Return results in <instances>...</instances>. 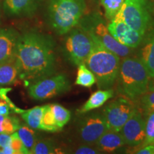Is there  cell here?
Listing matches in <instances>:
<instances>
[{
    "label": "cell",
    "instance_id": "obj_11",
    "mask_svg": "<svg viewBox=\"0 0 154 154\" xmlns=\"http://www.w3.org/2000/svg\"><path fill=\"white\" fill-rule=\"evenodd\" d=\"M108 29L119 43L133 49H137L143 40V36L125 22L120 10L107 24Z\"/></svg>",
    "mask_w": 154,
    "mask_h": 154
},
{
    "label": "cell",
    "instance_id": "obj_30",
    "mask_svg": "<svg viewBox=\"0 0 154 154\" xmlns=\"http://www.w3.org/2000/svg\"><path fill=\"white\" fill-rule=\"evenodd\" d=\"M10 146L14 151V154H29V152L22 143L17 131L11 134Z\"/></svg>",
    "mask_w": 154,
    "mask_h": 154
},
{
    "label": "cell",
    "instance_id": "obj_29",
    "mask_svg": "<svg viewBox=\"0 0 154 154\" xmlns=\"http://www.w3.org/2000/svg\"><path fill=\"white\" fill-rule=\"evenodd\" d=\"M152 143H154V111L149 113L146 119L145 138L141 145L145 146Z\"/></svg>",
    "mask_w": 154,
    "mask_h": 154
},
{
    "label": "cell",
    "instance_id": "obj_24",
    "mask_svg": "<svg viewBox=\"0 0 154 154\" xmlns=\"http://www.w3.org/2000/svg\"><path fill=\"white\" fill-rule=\"evenodd\" d=\"M20 121L16 116L0 115V133L11 134L20 126Z\"/></svg>",
    "mask_w": 154,
    "mask_h": 154
},
{
    "label": "cell",
    "instance_id": "obj_34",
    "mask_svg": "<svg viewBox=\"0 0 154 154\" xmlns=\"http://www.w3.org/2000/svg\"><path fill=\"white\" fill-rule=\"evenodd\" d=\"M154 91V76L149 79V84H148V91Z\"/></svg>",
    "mask_w": 154,
    "mask_h": 154
},
{
    "label": "cell",
    "instance_id": "obj_12",
    "mask_svg": "<svg viewBox=\"0 0 154 154\" xmlns=\"http://www.w3.org/2000/svg\"><path fill=\"white\" fill-rule=\"evenodd\" d=\"M145 128L146 119L143 113L137 109L125 123L119 132L124 138L125 145L135 147L141 145L143 142Z\"/></svg>",
    "mask_w": 154,
    "mask_h": 154
},
{
    "label": "cell",
    "instance_id": "obj_7",
    "mask_svg": "<svg viewBox=\"0 0 154 154\" xmlns=\"http://www.w3.org/2000/svg\"><path fill=\"white\" fill-rule=\"evenodd\" d=\"M120 12L127 24L144 36L153 18L154 4L149 0H125Z\"/></svg>",
    "mask_w": 154,
    "mask_h": 154
},
{
    "label": "cell",
    "instance_id": "obj_23",
    "mask_svg": "<svg viewBox=\"0 0 154 154\" xmlns=\"http://www.w3.org/2000/svg\"><path fill=\"white\" fill-rule=\"evenodd\" d=\"M17 132L25 147L27 149L29 153H31L32 148H33L34 143L37 140L34 130L29 126L23 125V126H19Z\"/></svg>",
    "mask_w": 154,
    "mask_h": 154
},
{
    "label": "cell",
    "instance_id": "obj_14",
    "mask_svg": "<svg viewBox=\"0 0 154 154\" xmlns=\"http://www.w3.org/2000/svg\"><path fill=\"white\" fill-rule=\"evenodd\" d=\"M20 35L12 28H0V63L15 59Z\"/></svg>",
    "mask_w": 154,
    "mask_h": 154
},
{
    "label": "cell",
    "instance_id": "obj_22",
    "mask_svg": "<svg viewBox=\"0 0 154 154\" xmlns=\"http://www.w3.org/2000/svg\"><path fill=\"white\" fill-rule=\"evenodd\" d=\"M50 107H51V110L54 118L56 124L61 130L70 121V111L58 103L50 104Z\"/></svg>",
    "mask_w": 154,
    "mask_h": 154
},
{
    "label": "cell",
    "instance_id": "obj_27",
    "mask_svg": "<svg viewBox=\"0 0 154 154\" xmlns=\"http://www.w3.org/2000/svg\"><path fill=\"white\" fill-rule=\"evenodd\" d=\"M100 1L104 9L106 19L111 21L122 7L125 0H100Z\"/></svg>",
    "mask_w": 154,
    "mask_h": 154
},
{
    "label": "cell",
    "instance_id": "obj_32",
    "mask_svg": "<svg viewBox=\"0 0 154 154\" xmlns=\"http://www.w3.org/2000/svg\"><path fill=\"white\" fill-rule=\"evenodd\" d=\"M11 134L0 133V152L6 146L10 145Z\"/></svg>",
    "mask_w": 154,
    "mask_h": 154
},
{
    "label": "cell",
    "instance_id": "obj_25",
    "mask_svg": "<svg viewBox=\"0 0 154 154\" xmlns=\"http://www.w3.org/2000/svg\"><path fill=\"white\" fill-rule=\"evenodd\" d=\"M48 132H58L61 131L56 124L54 118L51 112L50 104L44 106V112L42 119V129Z\"/></svg>",
    "mask_w": 154,
    "mask_h": 154
},
{
    "label": "cell",
    "instance_id": "obj_4",
    "mask_svg": "<svg viewBox=\"0 0 154 154\" xmlns=\"http://www.w3.org/2000/svg\"><path fill=\"white\" fill-rule=\"evenodd\" d=\"M86 9L85 0H49L47 8L48 24L58 35H65L78 25Z\"/></svg>",
    "mask_w": 154,
    "mask_h": 154
},
{
    "label": "cell",
    "instance_id": "obj_28",
    "mask_svg": "<svg viewBox=\"0 0 154 154\" xmlns=\"http://www.w3.org/2000/svg\"><path fill=\"white\" fill-rule=\"evenodd\" d=\"M138 106L143 112V115L147 116L149 113L154 111V91H147L138 99Z\"/></svg>",
    "mask_w": 154,
    "mask_h": 154
},
{
    "label": "cell",
    "instance_id": "obj_2",
    "mask_svg": "<svg viewBox=\"0 0 154 154\" xmlns=\"http://www.w3.org/2000/svg\"><path fill=\"white\" fill-rule=\"evenodd\" d=\"M149 75L146 66L137 57H124L121 61L116 89L118 93L134 102L148 91Z\"/></svg>",
    "mask_w": 154,
    "mask_h": 154
},
{
    "label": "cell",
    "instance_id": "obj_26",
    "mask_svg": "<svg viewBox=\"0 0 154 154\" xmlns=\"http://www.w3.org/2000/svg\"><path fill=\"white\" fill-rule=\"evenodd\" d=\"M57 149L53 140L49 139H37L32 148V154H51L57 153Z\"/></svg>",
    "mask_w": 154,
    "mask_h": 154
},
{
    "label": "cell",
    "instance_id": "obj_17",
    "mask_svg": "<svg viewBox=\"0 0 154 154\" xmlns=\"http://www.w3.org/2000/svg\"><path fill=\"white\" fill-rule=\"evenodd\" d=\"M114 95V90L112 88L98 90L91 94L86 103L79 109L78 113L80 114H84L98 109L102 106L109 99H112Z\"/></svg>",
    "mask_w": 154,
    "mask_h": 154
},
{
    "label": "cell",
    "instance_id": "obj_6",
    "mask_svg": "<svg viewBox=\"0 0 154 154\" xmlns=\"http://www.w3.org/2000/svg\"><path fill=\"white\" fill-rule=\"evenodd\" d=\"M65 35L62 51L66 60L74 66L85 63L93 47L91 36L78 26Z\"/></svg>",
    "mask_w": 154,
    "mask_h": 154
},
{
    "label": "cell",
    "instance_id": "obj_8",
    "mask_svg": "<svg viewBox=\"0 0 154 154\" xmlns=\"http://www.w3.org/2000/svg\"><path fill=\"white\" fill-rule=\"evenodd\" d=\"M70 80L65 74H53L40 79L28 86V94L35 101H45L69 91Z\"/></svg>",
    "mask_w": 154,
    "mask_h": 154
},
{
    "label": "cell",
    "instance_id": "obj_21",
    "mask_svg": "<svg viewBox=\"0 0 154 154\" xmlns=\"http://www.w3.org/2000/svg\"><path fill=\"white\" fill-rule=\"evenodd\" d=\"M96 82V77L85 63H82L78 66L76 79L75 84L85 88H91Z\"/></svg>",
    "mask_w": 154,
    "mask_h": 154
},
{
    "label": "cell",
    "instance_id": "obj_16",
    "mask_svg": "<svg viewBox=\"0 0 154 154\" xmlns=\"http://www.w3.org/2000/svg\"><path fill=\"white\" fill-rule=\"evenodd\" d=\"M101 151L111 153L125 145V142L119 131L108 130L94 143Z\"/></svg>",
    "mask_w": 154,
    "mask_h": 154
},
{
    "label": "cell",
    "instance_id": "obj_20",
    "mask_svg": "<svg viewBox=\"0 0 154 154\" xmlns=\"http://www.w3.org/2000/svg\"><path fill=\"white\" fill-rule=\"evenodd\" d=\"M11 91L9 87L0 88V115H9L11 113H19L24 110L19 109L11 101L8 96V93Z\"/></svg>",
    "mask_w": 154,
    "mask_h": 154
},
{
    "label": "cell",
    "instance_id": "obj_10",
    "mask_svg": "<svg viewBox=\"0 0 154 154\" xmlns=\"http://www.w3.org/2000/svg\"><path fill=\"white\" fill-rule=\"evenodd\" d=\"M86 113L78 121L77 136L82 143L94 144L109 128L102 111Z\"/></svg>",
    "mask_w": 154,
    "mask_h": 154
},
{
    "label": "cell",
    "instance_id": "obj_9",
    "mask_svg": "<svg viewBox=\"0 0 154 154\" xmlns=\"http://www.w3.org/2000/svg\"><path fill=\"white\" fill-rule=\"evenodd\" d=\"M136 102L121 96L111 101L102 111L109 130L119 131L138 109Z\"/></svg>",
    "mask_w": 154,
    "mask_h": 154
},
{
    "label": "cell",
    "instance_id": "obj_3",
    "mask_svg": "<svg viewBox=\"0 0 154 154\" xmlns=\"http://www.w3.org/2000/svg\"><path fill=\"white\" fill-rule=\"evenodd\" d=\"M120 63V57L93 39V47L85 64L95 76L99 89L113 87L118 78Z\"/></svg>",
    "mask_w": 154,
    "mask_h": 154
},
{
    "label": "cell",
    "instance_id": "obj_13",
    "mask_svg": "<svg viewBox=\"0 0 154 154\" xmlns=\"http://www.w3.org/2000/svg\"><path fill=\"white\" fill-rule=\"evenodd\" d=\"M138 48L137 57L143 62L151 78L154 76V16Z\"/></svg>",
    "mask_w": 154,
    "mask_h": 154
},
{
    "label": "cell",
    "instance_id": "obj_31",
    "mask_svg": "<svg viewBox=\"0 0 154 154\" xmlns=\"http://www.w3.org/2000/svg\"><path fill=\"white\" fill-rule=\"evenodd\" d=\"M72 153L76 154H98L101 153L102 152L95 145L83 143V145L79 146L76 149H74Z\"/></svg>",
    "mask_w": 154,
    "mask_h": 154
},
{
    "label": "cell",
    "instance_id": "obj_15",
    "mask_svg": "<svg viewBox=\"0 0 154 154\" xmlns=\"http://www.w3.org/2000/svg\"><path fill=\"white\" fill-rule=\"evenodd\" d=\"M38 0H4L5 12L12 17H30L36 12Z\"/></svg>",
    "mask_w": 154,
    "mask_h": 154
},
{
    "label": "cell",
    "instance_id": "obj_1",
    "mask_svg": "<svg viewBox=\"0 0 154 154\" xmlns=\"http://www.w3.org/2000/svg\"><path fill=\"white\" fill-rule=\"evenodd\" d=\"M56 42L49 34L28 32L20 35L15 55L19 79L27 86L54 74L57 69Z\"/></svg>",
    "mask_w": 154,
    "mask_h": 154
},
{
    "label": "cell",
    "instance_id": "obj_33",
    "mask_svg": "<svg viewBox=\"0 0 154 154\" xmlns=\"http://www.w3.org/2000/svg\"><path fill=\"white\" fill-rule=\"evenodd\" d=\"M134 153L138 154H154V143L149 144L143 146L141 149H138Z\"/></svg>",
    "mask_w": 154,
    "mask_h": 154
},
{
    "label": "cell",
    "instance_id": "obj_5",
    "mask_svg": "<svg viewBox=\"0 0 154 154\" xmlns=\"http://www.w3.org/2000/svg\"><path fill=\"white\" fill-rule=\"evenodd\" d=\"M77 26L87 32L93 39L100 42L121 58L128 57L134 52L131 48L123 45L113 38L108 29L104 19L98 12L94 11L84 14Z\"/></svg>",
    "mask_w": 154,
    "mask_h": 154
},
{
    "label": "cell",
    "instance_id": "obj_18",
    "mask_svg": "<svg viewBox=\"0 0 154 154\" xmlns=\"http://www.w3.org/2000/svg\"><path fill=\"white\" fill-rule=\"evenodd\" d=\"M19 79V72L16 60L0 63V86L11 85Z\"/></svg>",
    "mask_w": 154,
    "mask_h": 154
},
{
    "label": "cell",
    "instance_id": "obj_19",
    "mask_svg": "<svg viewBox=\"0 0 154 154\" xmlns=\"http://www.w3.org/2000/svg\"><path fill=\"white\" fill-rule=\"evenodd\" d=\"M44 112L43 106H36L20 113L22 118L29 126L33 129H42V119Z\"/></svg>",
    "mask_w": 154,
    "mask_h": 154
},
{
    "label": "cell",
    "instance_id": "obj_35",
    "mask_svg": "<svg viewBox=\"0 0 154 154\" xmlns=\"http://www.w3.org/2000/svg\"><path fill=\"white\" fill-rule=\"evenodd\" d=\"M0 16H1V14H0Z\"/></svg>",
    "mask_w": 154,
    "mask_h": 154
}]
</instances>
